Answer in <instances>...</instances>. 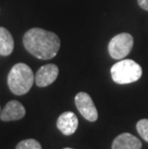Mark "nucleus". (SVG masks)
<instances>
[{"instance_id":"nucleus-9","label":"nucleus","mask_w":148,"mask_h":149,"mask_svg":"<svg viewBox=\"0 0 148 149\" xmlns=\"http://www.w3.org/2000/svg\"><path fill=\"white\" fill-rule=\"evenodd\" d=\"M140 139L130 133H122L118 135L112 143V149H140Z\"/></svg>"},{"instance_id":"nucleus-10","label":"nucleus","mask_w":148,"mask_h":149,"mask_svg":"<svg viewBox=\"0 0 148 149\" xmlns=\"http://www.w3.org/2000/svg\"><path fill=\"white\" fill-rule=\"evenodd\" d=\"M15 42L11 33L4 27H0V54L2 56L11 55L14 50Z\"/></svg>"},{"instance_id":"nucleus-15","label":"nucleus","mask_w":148,"mask_h":149,"mask_svg":"<svg viewBox=\"0 0 148 149\" xmlns=\"http://www.w3.org/2000/svg\"><path fill=\"white\" fill-rule=\"evenodd\" d=\"M0 113H1V110H0Z\"/></svg>"},{"instance_id":"nucleus-1","label":"nucleus","mask_w":148,"mask_h":149,"mask_svg":"<svg viewBox=\"0 0 148 149\" xmlns=\"http://www.w3.org/2000/svg\"><path fill=\"white\" fill-rule=\"evenodd\" d=\"M25 49L38 59L49 60L57 55L61 40L55 33L42 28H32L23 36Z\"/></svg>"},{"instance_id":"nucleus-4","label":"nucleus","mask_w":148,"mask_h":149,"mask_svg":"<svg viewBox=\"0 0 148 149\" xmlns=\"http://www.w3.org/2000/svg\"><path fill=\"white\" fill-rule=\"evenodd\" d=\"M134 45V39L130 34L121 33L110 40L108 50L110 56L115 60L124 59L131 52Z\"/></svg>"},{"instance_id":"nucleus-12","label":"nucleus","mask_w":148,"mask_h":149,"mask_svg":"<svg viewBox=\"0 0 148 149\" xmlns=\"http://www.w3.org/2000/svg\"><path fill=\"white\" fill-rule=\"evenodd\" d=\"M137 131L144 141L148 142V119L143 118L137 123Z\"/></svg>"},{"instance_id":"nucleus-11","label":"nucleus","mask_w":148,"mask_h":149,"mask_svg":"<svg viewBox=\"0 0 148 149\" xmlns=\"http://www.w3.org/2000/svg\"><path fill=\"white\" fill-rule=\"evenodd\" d=\"M15 149H42V145L38 141L34 139H28L18 142Z\"/></svg>"},{"instance_id":"nucleus-16","label":"nucleus","mask_w":148,"mask_h":149,"mask_svg":"<svg viewBox=\"0 0 148 149\" xmlns=\"http://www.w3.org/2000/svg\"><path fill=\"white\" fill-rule=\"evenodd\" d=\"M0 55H1V54H0Z\"/></svg>"},{"instance_id":"nucleus-6","label":"nucleus","mask_w":148,"mask_h":149,"mask_svg":"<svg viewBox=\"0 0 148 149\" xmlns=\"http://www.w3.org/2000/svg\"><path fill=\"white\" fill-rule=\"evenodd\" d=\"M59 75V68L56 65L48 64L42 66L35 76V82L38 87L44 88L51 85Z\"/></svg>"},{"instance_id":"nucleus-7","label":"nucleus","mask_w":148,"mask_h":149,"mask_svg":"<svg viewBox=\"0 0 148 149\" xmlns=\"http://www.w3.org/2000/svg\"><path fill=\"white\" fill-rule=\"evenodd\" d=\"M26 111L24 106L17 100H12L6 104L0 113V118L3 121H14L24 117Z\"/></svg>"},{"instance_id":"nucleus-13","label":"nucleus","mask_w":148,"mask_h":149,"mask_svg":"<svg viewBox=\"0 0 148 149\" xmlns=\"http://www.w3.org/2000/svg\"><path fill=\"white\" fill-rule=\"evenodd\" d=\"M138 3L140 8H142L145 11H148V0H138Z\"/></svg>"},{"instance_id":"nucleus-5","label":"nucleus","mask_w":148,"mask_h":149,"mask_svg":"<svg viewBox=\"0 0 148 149\" xmlns=\"http://www.w3.org/2000/svg\"><path fill=\"white\" fill-rule=\"evenodd\" d=\"M75 105H76L82 116L87 120L90 122H94L98 118V112H97L96 107L90 94H88L87 93L81 91V93L76 94Z\"/></svg>"},{"instance_id":"nucleus-3","label":"nucleus","mask_w":148,"mask_h":149,"mask_svg":"<svg viewBox=\"0 0 148 149\" xmlns=\"http://www.w3.org/2000/svg\"><path fill=\"white\" fill-rule=\"evenodd\" d=\"M142 75L141 66L133 60L124 59L112 66L111 76L115 83L119 85L131 84L140 80Z\"/></svg>"},{"instance_id":"nucleus-2","label":"nucleus","mask_w":148,"mask_h":149,"mask_svg":"<svg viewBox=\"0 0 148 149\" xmlns=\"http://www.w3.org/2000/svg\"><path fill=\"white\" fill-rule=\"evenodd\" d=\"M8 86L15 95H23L31 90L35 76L29 65L18 63L12 68L8 75Z\"/></svg>"},{"instance_id":"nucleus-8","label":"nucleus","mask_w":148,"mask_h":149,"mask_svg":"<svg viewBox=\"0 0 148 149\" xmlns=\"http://www.w3.org/2000/svg\"><path fill=\"white\" fill-rule=\"evenodd\" d=\"M78 118L72 112H65L59 116L57 128L65 136H70L76 132L78 128Z\"/></svg>"},{"instance_id":"nucleus-14","label":"nucleus","mask_w":148,"mask_h":149,"mask_svg":"<svg viewBox=\"0 0 148 149\" xmlns=\"http://www.w3.org/2000/svg\"><path fill=\"white\" fill-rule=\"evenodd\" d=\"M64 149H73V148H70V147H65V148H64Z\"/></svg>"}]
</instances>
